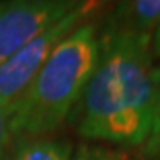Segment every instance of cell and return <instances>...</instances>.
<instances>
[{"mask_svg":"<svg viewBox=\"0 0 160 160\" xmlns=\"http://www.w3.org/2000/svg\"><path fill=\"white\" fill-rule=\"evenodd\" d=\"M82 0H0V64Z\"/></svg>","mask_w":160,"mask_h":160,"instance_id":"obj_4","label":"cell"},{"mask_svg":"<svg viewBox=\"0 0 160 160\" xmlns=\"http://www.w3.org/2000/svg\"><path fill=\"white\" fill-rule=\"evenodd\" d=\"M94 23H82L52 52L12 105V139L48 137L69 119L100 59Z\"/></svg>","mask_w":160,"mask_h":160,"instance_id":"obj_2","label":"cell"},{"mask_svg":"<svg viewBox=\"0 0 160 160\" xmlns=\"http://www.w3.org/2000/svg\"><path fill=\"white\" fill-rule=\"evenodd\" d=\"M151 52L155 59H160V23L151 32Z\"/></svg>","mask_w":160,"mask_h":160,"instance_id":"obj_10","label":"cell"},{"mask_svg":"<svg viewBox=\"0 0 160 160\" xmlns=\"http://www.w3.org/2000/svg\"><path fill=\"white\" fill-rule=\"evenodd\" d=\"M11 116H12V107L0 105V160H4L7 148L14 141L11 132Z\"/></svg>","mask_w":160,"mask_h":160,"instance_id":"obj_9","label":"cell"},{"mask_svg":"<svg viewBox=\"0 0 160 160\" xmlns=\"http://www.w3.org/2000/svg\"><path fill=\"white\" fill-rule=\"evenodd\" d=\"M160 23V0H126L123 29L151 34Z\"/></svg>","mask_w":160,"mask_h":160,"instance_id":"obj_6","label":"cell"},{"mask_svg":"<svg viewBox=\"0 0 160 160\" xmlns=\"http://www.w3.org/2000/svg\"><path fill=\"white\" fill-rule=\"evenodd\" d=\"M96 7V0H82L78 6L62 16L59 22L52 23L22 50H18L11 59L0 64V105L12 107L22 96L32 78H34L46 59L52 55L75 29H78L91 11Z\"/></svg>","mask_w":160,"mask_h":160,"instance_id":"obj_3","label":"cell"},{"mask_svg":"<svg viewBox=\"0 0 160 160\" xmlns=\"http://www.w3.org/2000/svg\"><path fill=\"white\" fill-rule=\"evenodd\" d=\"M151 34L110 30L69 121L80 137L121 146H144L155 112Z\"/></svg>","mask_w":160,"mask_h":160,"instance_id":"obj_1","label":"cell"},{"mask_svg":"<svg viewBox=\"0 0 160 160\" xmlns=\"http://www.w3.org/2000/svg\"><path fill=\"white\" fill-rule=\"evenodd\" d=\"M155 78V112H153V126L149 133L146 144L142 146L144 155H148L151 158L160 160V64L155 66L153 71Z\"/></svg>","mask_w":160,"mask_h":160,"instance_id":"obj_7","label":"cell"},{"mask_svg":"<svg viewBox=\"0 0 160 160\" xmlns=\"http://www.w3.org/2000/svg\"><path fill=\"white\" fill-rule=\"evenodd\" d=\"M75 160H132L128 155L114 151V149L100 148V146H82Z\"/></svg>","mask_w":160,"mask_h":160,"instance_id":"obj_8","label":"cell"},{"mask_svg":"<svg viewBox=\"0 0 160 160\" xmlns=\"http://www.w3.org/2000/svg\"><path fill=\"white\" fill-rule=\"evenodd\" d=\"M73 144L68 139H18L9 160H71Z\"/></svg>","mask_w":160,"mask_h":160,"instance_id":"obj_5","label":"cell"}]
</instances>
